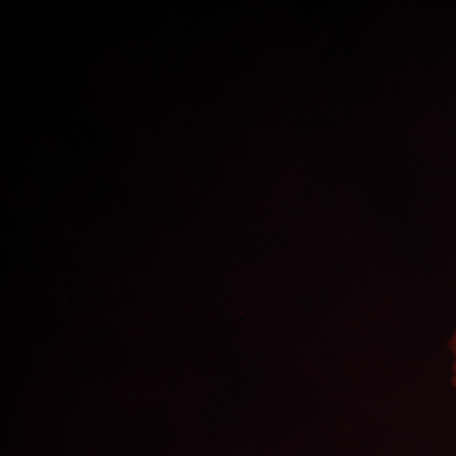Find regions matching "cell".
I'll return each instance as SVG.
<instances>
[{
  "label": "cell",
  "mask_w": 456,
  "mask_h": 456,
  "mask_svg": "<svg viewBox=\"0 0 456 456\" xmlns=\"http://www.w3.org/2000/svg\"><path fill=\"white\" fill-rule=\"evenodd\" d=\"M450 356H452V384L456 389V327L448 342Z\"/></svg>",
  "instance_id": "6da1fadb"
}]
</instances>
